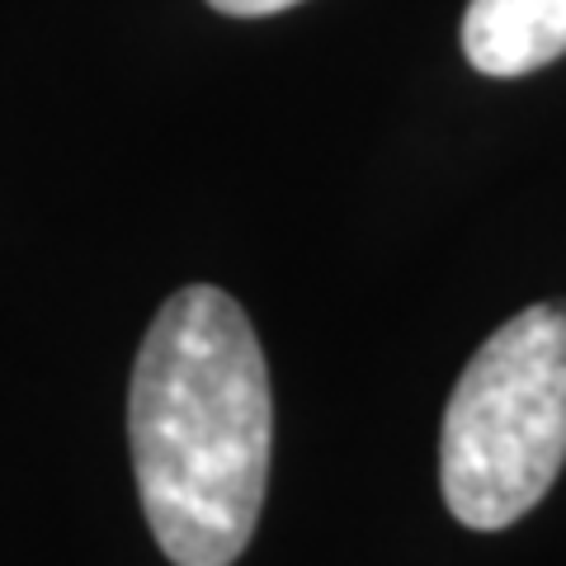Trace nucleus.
<instances>
[{"instance_id": "f03ea898", "label": "nucleus", "mask_w": 566, "mask_h": 566, "mask_svg": "<svg viewBox=\"0 0 566 566\" xmlns=\"http://www.w3.org/2000/svg\"><path fill=\"white\" fill-rule=\"evenodd\" d=\"M566 463V303H538L463 368L439 439L453 520L505 528L534 510Z\"/></svg>"}, {"instance_id": "f257e3e1", "label": "nucleus", "mask_w": 566, "mask_h": 566, "mask_svg": "<svg viewBox=\"0 0 566 566\" xmlns=\"http://www.w3.org/2000/svg\"><path fill=\"white\" fill-rule=\"evenodd\" d=\"M270 368L237 297L189 283L156 312L133 364L137 495L175 566H232L270 482Z\"/></svg>"}, {"instance_id": "20e7f679", "label": "nucleus", "mask_w": 566, "mask_h": 566, "mask_svg": "<svg viewBox=\"0 0 566 566\" xmlns=\"http://www.w3.org/2000/svg\"><path fill=\"white\" fill-rule=\"evenodd\" d=\"M208 6L222 14H237V20H264V14L293 10V6H303V0H208Z\"/></svg>"}, {"instance_id": "7ed1b4c3", "label": "nucleus", "mask_w": 566, "mask_h": 566, "mask_svg": "<svg viewBox=\"0 0 566 566\" xmlns=\"http://www.w3.org/2000/svg\"><path fill=\"white\" fill-rule=\"evenodd\" d=\"M463 52L482 76H528L566 52V0H468Z\"/></svg>"}]
</instances>
